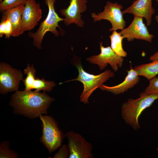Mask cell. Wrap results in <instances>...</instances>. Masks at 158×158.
<instances>
[{"mask_svg":"<svg viewBox=\"0 0 158 158\" xmlns=\"http://www.w3.org/2000/svg\"><path fill=\"white\" fill-rule=\"evenodd\" d=\"M127 71V74L124 80L119 84L112 86H108L102 84L99 87L102 91L110 92L115 95L124 93L129 89L133 87L139 81L140 77L136 72L132 68Z\"/></svg>","mask_w":158,"mask_h":158,"instance_id":"cell-14","label":"cell"},{"mask_svg":"<svg viewBox=\"0 0 158 158\" xmlns=\"http://www.w3.org/2000/svg\"><path fill=\"white\" fill-rule=\"evenodd\" d=\"M24 72V73L27 75L25 79L23 80L25 87V90H30L35 78V75L36 73V70L33 65L31 66L28 64Z\"/></svg>","mask_w":158,"mask_h":158,"instance_id":"cell-19","label":"cell"},{"mask_svg":"<svg viewBox=\"0 0 158 158\" xmlns=\"http://www.w3.org/2000/svg\"><path fill=\"white\" fill-rule=\"evenodd\" d=\"M111 42V48L118 55L123 57L127 55V53L122 47V42L124 38L123 36L116 31H113L112 34L109 36Z\"/></svg>","mask_w":158,"mask_h":158,"instance_id":"cell-17","label":"cell"},{"mask_svg":"<svg viewBox=\"0 0 158 158\" xmlns=\"http://www.w3.org/2000/svg\"><path fill=\"white\" fill-rule=\"evenodd\" d=\"M23 75L19 70L8 64L2 62L0 65V92L3 94L17 91Z\"/></svg>","mask_w":158,"mask_h":158,"instance_id":"cell-8","label":"cell"},{"mask_svg":"<svg viewBox=\"0 0 158 158\" xmlns=\"http://www.w3.org/2000/svg\"><path fill=\"white\" fill-rule=\"evenodd\" d=\"M66 136L68 140L69 158H92V147L82 135L73 131L67 132Z\"/></svg>","mask_w":158,"mask_h":158,"instance_id":"cell-7","label":"cell"},{"mask_svg":"<svg viewBox=\"0 0 158 158\" xmlns=\"http://www.w3.org/2000/svg\"><path fill=\"white\" fill-rule=\"evenodd\" d=\"M149 85L143 92L145 94H158V76L150 80Z\"/></svg>","mask_w":158,"mask_h":158,"instance_id":"cell-23","label":"cell"},{"mask_svg":"<svg viewBox=\"0 0 158 158\" xmlns=\"http://www.w3.org/2000/svg\"><path fill=\"white\" fill-rule=\"evenodd\" d=\"M155 18L156 21L158 23V16H156ZM150 59L152 61L158 60V51L156 52L154 54L151 55L150 57Z\"/></svg>","mask_w":158,"mask_h":158,"instance_id":"cell-25","label":"cell"},{"mask_svg":"<svg viewBox=\"0 0 158 158\" xmlns=\"http://www.w3.org/2000/svg\"><path fill=\"white\" fill-rule=\"evenodd\" d=\"M70 152L68 147L66 145H62L59 152L56 153L54 158H68L69 157Z\"/></svg>","mask_w":158,"mask_h":158,"instance_id":"cell-24","label":"cell"},{"mask_svg":"<svg viewBox=\"0 0 158 158\" xmlns=\"http://www.w3.org/2000/svg\"><path fill=\"white\" fill-rule=\"evenodd\" d=\"M133 68L138 75L143 76L150 80L158 74V60L136 66Z\"/></svg>","mask_w":158,"mask_h":158,"instance_id":"cell-16","label":"cell"},{"mask_svg":"<svg viewBox=\"0 0 158 158\" xmlns=\"http://www.w3.org/2000/svg\"><path fill=\"white\" fill-rule=\"evenodd\" d=\"M123 8V6L121 4L108 1L103 11L97 14L92 13L91 15L95 22L101 20L109 21L112 26L109 29L110 32L119 29L122 30L126 26V22L123 18V14L121 10Z\"/></svg>","mask_w":158,"mask_h":158,"instance_id":"cell-6","label":"cell"},{"mask_svg":"<svg viewBox=\"0 0 158 158\" xmlns=\"http://www.w3.org/2000/svg\"><path fill=\"white\" fill-rule=\"evenodd\" d=\"M152 0H136L132 4L122 12L123 14L128 13L133 14L134 16L145 18L146 26L150 25L152 15L155 10L152 6Z\"/></svg>","mask_w":158,"mask_h":158,"instance_id":"cell-13","label":"cell"},{"mask_svg":"<svg viewBox=\"0 0 158 158\" xmlns=\"http://www.w3.org/2000/svg\"><path fill=\"white\" fill-rule=\"evenodd\" d=\"M13 32L12 25L10 20L7 17L2 16L0 23V37L4 35L5 38L8 39L12 36Z\"/></svg>","mask_w":158,"mask_h":158,"instance_id":"cell-20","label":"cell"},{"mask_svg":"<svg viewBox=\"0 0 158 158\" xmlns=\"http://www.w3.org/2000/svg\"><path fill=\"white\" fill-rule=\"evenodd\" d=\"M42 123V135L40 140L49 152L51 153L59 147L63 139V135L59 129L57 123L53 118L48 116H39Z\"/></svg>","mask_w":158,"mask_h":158,"instance_id":"cell-5","label":"cell"},{"mask_svg":"<svg viewBox=\"0 0 158 158\" xmlns=\"http://www.w3.org/2000/svg\"><path fill=\"white\" fill-rule=\"evenodd\" d=\"M158 99V94H146L143 92L139 97L128 99L121 107V116L125 122L135 130L140 127L139 118L145 109L150 107Z\"/></svg>","mask_w":158,"mask_h":158,"instance_id":"cell-2","label":"cell"},{"mask_svg":"<svg viewBox=\"0 0 158 158\" xmlns=\"http://www.w3.org/2000/svg\"><path fill=\"white\" fill-rule=\"evenodd\" d=\"M87 2V0H71L67 8L60 10L61 15L65 17L63 21L65 25L75 23L79 27L84 26V22L81 14L86 10Z\"/></svg>","mask_w":158,"mask_h":158,"instance_id":"cell-11","label":"cell"},{"mask_svg":"<svg viewBox=\"0 0 158 158\" xmlns=\"http://www.w3.org/2000/svg\"><path fill=\"white\" fill-rule=\"evenodd\" d=\"M156 1L158 3V0H156Z\"/></svg>","mask_w":158,"mask_h":158,"instance_id":"cell-28","label":"cell"},{"mask_svg":"<svg viewBox=\"0 0 158 158\" xmlns=\"http://www.w3.org/2000/svg\"><path fill=\"white\" fill-rule=\"evenodd\" d=\"M28 0H3L0 3V10L1 11L10 9L20 5H25Z\"/></svg>","mask_w":158,"mask_h":158,"instance_id":"cell-21","label":"cell"},{"mask_svg":"<svg viewBox=\"0 0 158 158\" xmlns=\"http://www.w3.org/2000/svg\"><path fill=\"white\" fill-rule=\"evenodd\" d=\"M24 5L4 11L2 16L8 18L12 24L13 32L12 36L18 37L23 33L22 29V15Z\"/></svg>","mask_w":158,"mask_h":158,"instance_id":"cell-15","label":"cell"},{"mask_svg":"<svg viewBox=\"0 0 158 158\" xmlns=\"http://www.w3.org/2000/svg\"><path fill=\"white\" fill-rule=\"evenodd\" d=\"M7 141H3L0 144V158H17V154L11 150Z\"/></svg>","mask_w":158,"mask_h":158,"instance_id":"cell-22","label":"cell"},{"mask_svg":"<svg viewBox=\"0 0 158 158\" xmlns=\"http://www.w3.org/2000/svg\"><path fill=\"white\" fill-rule=\"evenodd\" d=\"M78 75L76 78L59 83L73 81H78L83 85V90L80 96V101L85 104L89 103L88 98L92 93L110 78L115 76L114 73L110 70H107L97 75L90 74L85 71L80 63L76 66Z\"/></svg>","mask_w":158,"mask_h":158,"instance_id":"cell-3","label":"cell"},{"mask_svg":"<svg viewBox=\"0 0 158 158\" xmlns=\"http://www.w3.org/2000/svg\"><path fill=\"white\" fill-rule=\"evenodd\" d=\"M53 98L43 92L30 90L16 91L11 98V105L15 112L30 118L46 114Z\"/></svg>","mask_w":158,"mask_h":158,"instance_id":"cell-1","label":"cell"},{"mask_svg":"<svg viewBox=\"0 0 158 158\" xmlns=\"http://www.w3.org/2000/svg\"><path fill=\"white\" fill-rule=\"evenodd\" d=\"M157 150V153L158 154V146L157 147V149H156Z\"/></svg>","mask_w":158,"mask_h":158,"instance_id":"cell-26","label":"cell"},{"mask_svg":"<svg viewBox=\"0 0 158 158\" xmlns=\"http://www.w3.org/2000/svg\"><path fill=\"white\" fill-rule=\"evenodd\" d=\"M40 5L35 0H28L22 15V29L23 32L30 30L38 24L42 18Z\"/></svg>","mask_w":158,"mask_h":158,"instance_id":"cell-12","label":"cell"},{"mask_svg":"<svg viewBox=\"0 0 158 158\" xmlns=\"http://www.w3.org/2000/svg\"><path fill=\"white\" fill-rule=\"evenodd\" d=\"M99 44L100 54L87 58L86 60L91 63L97 65L100 70L104 69L109 64L114 71L116 72L118 68L122 66L123 57L117 54L111 47H104L102 42L99 43Z\"/></svg>","mask_w":158,"mask_h":158,"instance_id":"cell-9","label":"cell"},{"mask_svg":"<svg viewBox=\"0 0 158 158\" xmlns=\"http://www.w3.org/2000/svg\"><path fill=\"white\" fill-rule=\"evenodd\" d=\"M56 0H45V4L47 6L48 13L45 19L42 22L37 32L33 33L29 32V37L33 39V45L39 49L42 48L41 44L44 35L48 32H50L55 37L59 36V32L56 28L60 27L58 25L59 22L63 21L64 18L60 17L55 11L54 3Z\"/></svg>","mask_w":158,"mask_h":158,"instance_id":"cell-4","label":"cell"},{"mask_svg":"<svg viewBox=\"0 0 158 158\" xmlns=\"http://www.w3.org/2000/svg\"><path fill=\"white\" fill-rule=\"evenodd\" d=\"M3 0H0V2H1Z\"/></svg>","mask_w":158,"mask_h":158,"instance_id":"cell-27","label":"cell"},{"mask_svg":"<svg viewBox=\"0 0 158 158\" xmlns=\"http://www.w3.org/2000/svg\"><path fill=\"white\" fill-rule=\"evenodd\" d=\"M119 33L128 42L136 39L151 42L154 37L149 33L147 26L143 22V18L137 16H134L132 22L128 27L124 28Z\"/></svg>","mask_w":158,"mask_h":158,"instance_id":"cell-10","label":"cell"},{"mask_svg":"<svg viewBox=\"0 0 158 158\" xmlns=\"http://www.w3.org/2000/svg\"><path fill=\"white\" fill-rule=\"evenodd\" d=\"M56 84L52 81H46L44 78L40 79L35 77L34 82L32 86L31 89H35L36 92H39L41 90L44 92H50L52 90V88Z\"/></svg>","mask_w":158,"mask_h":158,"instance_id":"cell-18","label":"cell"}]
</instances>
